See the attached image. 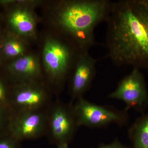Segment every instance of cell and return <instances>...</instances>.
<instances>
[{
    "instance_id": "cell-4",
    "label": "cell",
    "mask_w": 148,
    "mask_h": 148,
    "mask_svg": "<svg viewBox=\"0 0 148 148\" xmlns=\"http://www.w3.org/2000/svg\"><path fill=\"white\" fill-rule=\"evenodd\" d=\"M72 107L79 127L100 128L112 124L122 127L129 121V115L125 109L121 110L110 106L97 105L83 97L76 100Z\"/></svg>"
},
{
    "instance_id": "cell-13",
    "label": "cell",
    "mask_w": 148,
    "mask_h": 148,
    "mask_svg": "<svg viewBox=\"0 0 148 148\" xmlns=\"http://www.w3.org/2000/svg\"><path fill=\"white\" fill-rule=\"evenodd\" d=\"M2 54L5 58L15 59L27 53V41L11 33L1 44Z\"/></svg>"
},
{
    "instance_id": "cell-17",
    "label": "cell",
    "mask_w": 148,
    "mask_h": 148,
    "mask_svg": "<svg viewBox=\"0 0 148 148\" xmlns=\"http://www.w3.org/2000/svg\"><path fill=\"white\" fill-rule=\"evenodd\" d=\"M20 143L9 134L0 137V148H21Z\"/></svg>"
},
{
    "instance_id": "cell-8",
    "label": "cell",
    "mask_w": 148,
    "mask_h": 148,
    "mask_svg": "<svg viewBox=\"0 0 148 148\" xmlns=\"http://www.w3.org/2000/svg\"><path fill=\"white\" fill-rule=\"evenodd\" d=\"M47 108L14 112L9 127V135L20 142L36 140L46 135Z\"/></svg>"
},
{
    "instance_id": "cell-12",
    "label": "cell",
    "mask_w": 148,
    "mask_h": 148,
    "mask_svg": "<svg viewBox=\"0 0 148 148\" xmlns=\"http://www.w3.org/2000/svg\"><path fill=\"white\" fill-rule=\"evenodd\" d=\"M128 135L133 148H148V113L134 122L128 130Z\"/></svg>"
},
{
    "instance_id": "cell-21",
    "label": "cell",
    "mask_w": 148,
    "mask_h": 148,
    "mask_svg": "<svg viewBox=\"0 0 148 148\" xmlns=\"http://www.w3.org/2000/svg\"><path fill=\"white\" fill-rule=\"evenodd\" d=\"M0 32H1V26H0Z\"/></svg>"
},
{
    "instance_id": "cell-16",
    "label": "cell",
    "mask_w": 148,
    "mask_h": 148,
    "mask_svg": "<svg viewBox=\"0 0 148 148\" xmlns=\"http://www.w3.org/2000/svg\"><path fill=\"white\" fill-rule=\"evenodd\" d=\"M0 108H10V90L0 78ZM12 109V108H11Z\"/></svg>"
},
{
    "instance_id": "cell-1",
    "label": "cell",
    "mask_w": 148,
    "mask_h": 148,
    "mask_svg": "<svg viewBox=\"0 0 148 148\" xmlns=\"http://www.w3.org/2000/svg\"><path fill=\"white\" fill-rule=\"evenodd\" d=\"M106 22V45L112 62L148 70V0L112 1Z\"/></svg>"
},
{
    "instance_id": "cell-9",
    "label": "cell",
    "mask_w": 148,
    "mask_h": 148,
    "mask_svg": "<svg viewBox=\"0 0 148 148\" xmlns=\"http://www.w3.org/2000/svg\"><path fill=\"white\" fill-rule=\"evenodd\" d=\"M97 60L89 51L80 52L70 74V92L73 104L90 88L96 74Z\"/></svg>"
},
{
    "instance_id": "cell-2",
    "label": "cell",
    "mask_w": 148,
    "mask_h": 148,
    "mask_svg": "<svg viewBox=\"0 0 148 148\" xmlns=\"http://www.w3.org/2000/svg\"><path fill=\"white\" fill-rule=\"evenodd\" d=\"M112 1L109 0H64L49 8V19L58 36L80 52L89 51L95 44L94 30L106 21Z\"/></svg>"
},
{
    "instance_id": "cell-18",
    "label": "cell",
    "mask_w": 148,
    "mask_h": 148,
    "mask_svg": "<svg viewBox=\"0 0 148 148\" xmlns=\"http://www.w3.org/2000/svg\"><path fill=\"white\" fill-rule=\"evenodd\" d=\"M91 148H129L123 145L118 140H116L113 142L108 144L102 145L98 147Z\"/></svg>"
},
{
    "instance_id": "cell-14",
    "label": "cell",
    "mask_w": 148,
    "mask_h": 148,
    "mask_svg": "<svg viewBox=\"0 0 148 148\" xmlns=\"http://www.w3.org/2000/svg\"><path fill=\"white\" fill-rule=\"evenodd\" d=\"M13 113L10 108H0V137L8 135L9 127Z\"/></svg>"
},
{
    "instance_id": "cell-5",
    "label": "cell",
    "mask_w": 148,
    "mask_h": 148,
    "mask_svg": "<svg viewBox=\"0 0 148 148\" xmlns=\"http://www.w3.org/2000/svg\"><path fill=\"white\" fill-rule=\"evenodd\" d=\"M79 127L72 104L57 100L49 106L46 134L52 144L57 146L69 144Z\"/></svg>"
},
{
    "instance_id": "cell-3",
    "label": "cell",
    "mask_w": 148,
    "mask_h": 148,
    "mask_svg": "<svg viewBox=\"0 0 148 148\" xmlns=\"http://www.w3.org/2000/svg\"><path fill=\"white\" fill-rule=\"evenodd\" d=\"M79 51L67 41L56 36L48 35L42 45V67L48 82L62 89L75 62Z\"/></svg>"
},
{
    "instance_id": "cell-20",
    "label": "cell",
    "mask_w": 148,
    "mask_h": 148,
    "mask_svg": "<svg viewBox=\"0 0 148 148\" xmlns=\"http://www.w3.org/2000/svg\"><path fill=\"white\" fill-rule=\"evenodd\" d=\"M2 55V52H1V44H0V62H1V56Z\"/></svg>"
},
{
    "instance_id": "cell-19",
    "label": "cell",
    "mask_w": 148,
    "mask_h": 148,
    "mask_svg": "<svg viewBox=\"0 0 148 148\" xmlns=\"http://www.w3.org/2000/svg\"><path fill=\"white\" fill-rule=\"evenodd\" d=\"M57 148H70L69 147V144H63L57 146Z\"/></svg>"
},
{
    "instance_id": "cell-15",
    "label": "cell",
    "mask_w": 148,
    "mask_h": 148,
    "mask_svg": "<svg viewBox=\"0 0 148 148\" xmlns=\"http://www.w3.org/2000/svg\"><path fill=\"white\" fill-rule=\"evenodd\" d=\"M43 3L37 0H0V5L10 6H26L35 8Z\"/></svg>"
},
{
    "instance_id": "cell-6",
    "label": "cell",
    "mask_w": 148,
    "mask_h": 148,
    "mask_svg": "<svg viewBox=\"0 0 148 148\" xmlns=\"http://www.w3.org/2000/svg\"><path fill=\"white\" fill-rule=\"evenodd\" d=\"M52 102L49 89L42 80L14 84L10 90L14 112L44 110Z\"/></svg>"
},
{
    "instance_id": "cell-7",
    "label": "cell",
    "mask_w": 148,
    "mask_h": 148,
    "mask_svg": "<svg viewBox=\"0 0 148 148\" xmlns=\"http://www.w3.org/2000/svg\"><path fill=\"white\" fill-rule=\"evenodd\" d=\"M140 69L133 68L132 72L119 83L116 89L109 94L108 98L117 99L126 104L125 109H132L140 112L148 106V92L145 80Z\"/></svg>"
},
{
    "instance_id": "cell-11",
    "label": "cell",
    "mask_w": 148,
    "mask_h": 148,
    "mask_svg": "<svg viewBox=\"0 0 148 148\" xmlns=\"http://www.w3.org/2000/svg\"><path fill=\"white\" fill-rule=\"evenodd\" d=\"M40 58L33 53H26L7 65L8 76L14 83L42 80V67Z\"/></svg>"
},
{
    "instance_id": "cell-10",
    "label": "cell",
    "mask_w": 148,
    "mask_h": 148,
    "mask_svg": "<svg viewBox=\"0 0 148 148\" xmlns=\"http://www.w3.org/2000/svg\"><path fill=\"white\" fill-rule=\"evenodd\" d=\"M7 16V23L12 34L27 41L37 36V17L34 8L12 6Z\"/></svg>"
}]
</instances>
